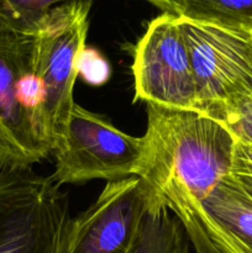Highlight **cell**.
<instances>
[{"label": "cell", "instance_id": "30bf717a", "mask_svg": "<svg viewBox=\"0 0 252 253\" xmlns=\"http://www.w3.org/2000/svg\"><path fill=\"white\" fill-rule=\"evenodd\" d=\"M190 245L182 221L151 195L130 253H190Z\"/></svg>", "mask_w": 252, "mask_h": 253}, {"label": "cell", "instance_id": "9a60e30c", "mask_svg": "<svg viewBox=\"0 0 252 253\" xmlns=\"http://www.w3.org/2000/svg\"><path fill=\"white\" fill-rule=\"evenodd\" d=\"M175 216L184 225L185 231L189 237L190 244L194 247L195 253H224L210 240V237L204 231L200 222L195 219L194 215L187 211H182L175 214Z\"/></svg>", "mask_w": 252, "mask_h": 253}, {"label": "cell", "instance_id": "7a4b0ae2", "mask_svg": "<svg viewBox=\"0 0 252 253\" xmlns=\"http://www.w3.org/2000/svg\"><path fill=\"white\" fill-rule=\"evenodd\" d=\"M68 195L32 167L0 166V253H63Z\"/></svg>", "mask_w": 252, "mask_h": 253}, {"label": "cell", "instance_id": "e0dca14e", "mask_svg": "<svg viewBox=\"0 0 252 253\" xmlns=\"http://www.w3.org/2000/svg\"><path fill=\"white\" fill-rule=\"evenodd\" d=\"M146 1L151 2L158 9L163 10V12H169V14L175 15V9H177L175 0H146Z\"/></svg>", "mask_w": 252, "mask_h": 253}, {"label": "cell", "instance_id": "ba28073f", "mask_svg": "<svg viewBox=\"0 0 252 253\" xmlns=\"http://www.w3.org/2000/svg\"><path fill=\"white\" fill-rule=\"evenodd\" d=\"M35 35L0 32V166L31 167L51 153L21 104L19 84L31 69Z\"/></svg>", "mask_w": 252, "mask_h": 253}, {"label": "cell", "instance_id": "4fadbf2b", "mask_svg": "<svg viewBox=\"0 0 252 253\" xmlns=\"http://www.w3.org/2000/svg\"><path fill=\"white\" fill-rule=\"evenodd\" d=\"M209 118L225 126L236 141L252 146V94L231 99Z\"/></svg>", "mask_w": 252, "mask_h": 253}, {"label": "cell", "instance_id": "9c48e42d", "mask_svg": "<svg viewBox=\"0 0 252 253\" xmlns=\"http://www.w3.org/2000/svg\"><path fill=\"white\" fill-rule=\"evenodd\" d=\"M169 210L194 215L224 253H252V192L231 174L200 203L178 204Z\"/></svg>", "mask_w": 252, "mask_h": 253}, {"label": "cell", "instance_id": "52a82bcc", "mask_svg": "<svg viewBox=\"0 0 252 253\" xmlns=\"http://www.w3.org/2000/svg\"><path fill=\"white\" fill-rule=\"evenodd\" d=\"M150 202V190L137 175L109 182L73 219L63 253H130Z\"/></svg>", "mask_w": 252, "mask_h": 253}, {"label": "cell", "instance_id": "5bb4252c", "mask_svg": "<svg viewBox=\"0 0 252 253\" xmlns=\"http://www.w3.org/2000/svg\"><path fill=\"white\" fill-rule=\"evenodd\" d=\"M78 72L86 83L91 85H103L110 78L111 68L103 54L85 46L79 56Z\"/></svg>", "mask_w": 252, "mask_h": 253}, {"label": "cell", "instance_id": "277c9868", "mask_svg": "<svg viewBox=\"0 0 252 253\" xmlns=\"http://www.w3.org/2000/svg\"><path fill=\"white\" fill-rule=\"evenodd\" d=\"M52 153L56 168L51 177L58 185L116 182L138 175L146 140L123 132L106 118L74 103L66 133Z\"/></svg>", "mask_w": 252, "mask_h": 253}, {"label": "cell", "instance_id": "6da1fadb", "mask_svg": "<svg viewBox=\"0 0 252 253\" xmlns=\"http://www.w3.org/2000/svg\"><path fill=\"white\" fill-rule=\"evenodd\" d=\"M146 105V155L137 177L167 209L200 203L231 172L236 138L199 111Z\"/></svg>", "mask_w": 252, "mask_h": 253}, {"label": "cell", "instance_id": "8fae6325", "mask_svg": "<svg viewBox=\"0 0 252 253\" xmlns=\"http://www.w3.org/2000/svg\"><path fill=\"white\" fill-rule=\"evenodd\" d=\"M175 5L182 19L252 34V0H175Z\"/></svg>", "mask_w": 252, "mask_h": 253}, {"label": "cell", "instance_id": "2e32d148", "mask_svg": "<svg viewBox=\"0 0 252 253\" xmlns=\"http://www.w3.org/2000/svg\"><path fill=\"white\" fill-rule=\"evenodd\" d=\"M230 174L252 192V146L236 141Z\"/></svg>", "mask_w": 252, "mask_h": 253}, {"label": "cell", "instance_id": "8992f818", "mask_svg": "<svg viewBox=\"0 0 252 253\" xmlns=\"http://www.w3.org/2000/svg\"><path fill=\"white\" fill-rule=\"evenodd\" d=\"M179 22L192 59L199 113L210 116L231 99L252 94V34L182 17Z\"/></svg>", "mask_w": 252, "mask_h": 253}, {"label": "cell", "instance_id": "5b68a950", "mask_svg": "<svg viewBox=\"0 0 252 253\" xmlns=\"http://www.w3.org/2000/svg\"><path fill=\"white\" fill-rule=\"evenodd\" d=\"M135 100L197 110V86L179 17L163 12L148 24L135 47Z\"/></svg>", "mask_w": 252, "mask_h": 253}, {"label": "cell", "instance_id": "7c38bea8", "mask_svg": "<svg viewBox=\"0 0 252 253\" xmlns=\"http://www.w3.org/2000/svg\"><path fill=\"white\" fill-rule=\"evenodd\" d=\"M94 0H0V32L34 36L53 7Z\"/></svg>", "mask_w": 252, "mask_h": 253}, {"label": "cell", "instance_id": "3957f363", "mask_svg": "<svg viewBox=\"0 0 252 253\" xmlns=\"http://www.w3.org/2000/svg\"><path fill=\"white\" fill-rule=\"evenodd\" d=\"M93 1H72L53 7L35 34L31 69L42 84L41 137L51 153L66 133L78 61L85 47Z\"/></svg>", "mask_w": 252, "mask_h": 253}]
</instances>
